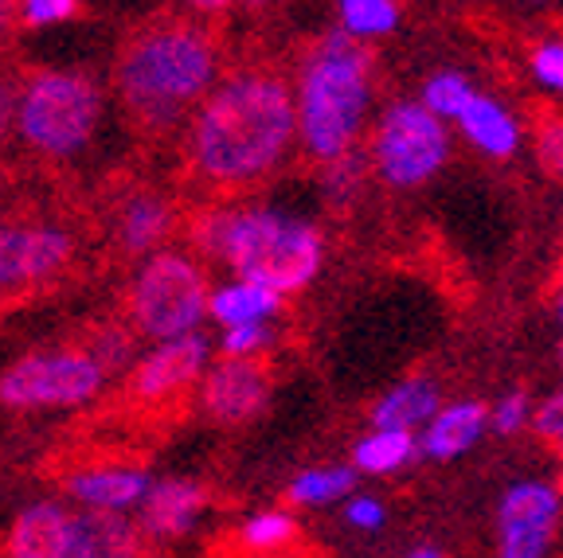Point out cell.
Returning a JSON list of instances; mask_svg holds the SVG:
<instances>
[{
	"mask_svg": "<svg viewBox=\"0 0 563 558\" xmlns=\"http://www.w3.org/2000/svg\"><path fill=\"white\" fill-rule=\"evenodd\" d=\"M298 141V94L274 70H239L196 105L192 168L216 188H243L286 160Z\"/></svg>",
	"mask_w": 563,
	"mask_h": 558,
	"instance_id": "obj_1",
	"label": "cell"
},
{
	"mask_svg": "<svg viewBox=\"0 0 563 558\" xmlns=\"http://www.w3.org/2000/svg\"><path fill=\"white\" fill-rule=\"evenodd\" d=\"M118 94L145 130H168L220 82V52L208 27L192 20H161L118 55Z\"/></svg>",
	"mask_w": 563,
	"mask_h": 558,
	"instance_id": "obj_2",
	"label": "cell"
},
{
	"mask_svg": "<svg viewBox=\"0 0 563 558\" xmlns=\"http://www.w3.org/2000/svg\"><path fill=\"white\" fill-rule=\"evenodd\" d=\"M298 145L306 157L333 160L356 148L372 110V52L336 27L317 40L298 67Z\"/></svg>",
	"mask_w": 563,
	"mask_h": 558,
	"instance_id": "obj_3",
	"label": "cell"
},
{
	"mask_svg": "<svg viewBox=\"0 0 563 558\" xmlns=\"http://www.w3.org/2000/svg\"><path fill=\"white\" fill-rule=\"evenodd\" d=\"M223 263L239 278L263 281L286 293H301L321 274L325 238L309 219L286 215L274 208H235L223 246Z\"/></svg>",
	"mask_w": 563,
	"mask_h": 558,
	"instance_id": "obj_4",
	"label": "cell"
},
{
	"mask_svg": "<svg viewBox=\"0 0 563 558\" xmlns=\"http://www.w3.org/2000/svg\"><path fill=\"white\" fill-rule=\"evenodd\" d=\"M102 122V87L79 70H35L20 87V137L44 157H75Z\"/></svg>",
	"mask_w": 563,
	"mask_h": 558,
	"instance_id": "obj_5",
	"label": "cell"
},
{
	"mask_svg": "<svg viewBox=\"0 0 563 558\" xmlns=\"http://www.w3.org/2000/svg\"><path fill=\"white\" fill-rule=\"evenodd\" d=\"M130 316L153 341L185 336L211 316V289L200 263L176 250H153L130 289Z\"/></svg>",
	"mask_w": 563,
	"mask_h": 558,
	"instance_id": "obj_6",
	"label": "cell"
},
{
	"mask_svg": "<svg viewBox=\"0 0 563 558\" xmlns=\"http://www.w3.org/2000/svg\"><path fill=\"white\" fill-rule=\"evenodd\" d=\"M368 157L384 183L399 192L419 188L431 176H439L450 160L446 118L434 114L422 98L419 102H391L376 122Z\"/></svg>",
	"mask_w": 563,
	"mask_h": 558,
	"instance_id": "obj_7",
	"label": "cell"
},
{
	"mask_svg": "<svg viewBox=\"0 0 563 558\" xmlns=\"http://www.w3.org/2000/svg\"><path fill=\"white\" fill-rule=\"evenodd\" d=\"M106 383V367L95 351H52L24 356L0 376V402L9 411H40V406H82Z\"/></svg>",
	"mask_w": 563,
	"mask_h": 558,
	"instance_id": "obj_8",
	"label": "cell"
},
{
	"mask_svg": "<svg viewBox=\"0 0 563 558\" xmlns=\"http://www.w3.org/2000/svg\"><path fill=\"white\" fill-rule=\"evenodd\" d=\"M555 520H560V492L552 484H540V480L512 484L497 507V550L505 558L548 555Z\"/></svg>",
	"mask_w": 563,
	"mask_h": 558,
	"instance_id": "obj_9",
	"label": "cell"
},
{
	"mask_svg": "<svg viewBox=\"0 0 563 558\" xmlns=\"http://www.w3.org/2000/svg\"><path fill=\"white\" fill-rule=\"evenodd\" d=\"M271 399V367L258 356H223L200 379L203 414L220 426H243Z\"/></svg>",
	"mask_w": 563,
	"mask_h": 558,
	"instance_id": "obj_10",
	"label": "cell"
},
{
	"mask_svg": "<svg viewBox=\"0 0 563 558\" xmlns=\"http://www.w3.org/2000/svg\"><path fill=\"white\" fill-rule=\"evenodd\" d=\"M75 243L47 223H0V289L35 286L70 263Z\"/></svg>",
	"mask_w": 563,
	"mask_h": 558,
	"instance_id": "obj_11",
	"label": "cell"
},
{
	"mask_svg": "<svg viewBox=\"0 0 563 558\" xmlns=\"http://www.w3.org/2000/svg\"><path fill=\"white\" fill-rule=\"evenodd\" d=\"M208 348V336H200V332H185V336L161 341L150 356L133 367L130 394L141 402H168L176 394H185L203 376Z\"/></svg>",
	"mask_w": 563,
	"mask_h": 558,
	"instance_id": "obj_12",
	"label": "cell"
},
{
	"mask_svg": "<svg viewBox=\"0 0 563 558\" xmlns=\"http://www.w3.org/2000/svg\"><path fill=\"white\" fill-rule=\"evenodd\" d=\"M208 507V489L196 480H153V489L137 504L145 539H180L192 532Z\"/></svg>",
	"mask_w": 563,
	"mask_h": 558,
	"instance_id": "obj_13",
	"label": "cell"
},
{
	"mask_svg": "<svg viewBox=\"0 0 563 558\" xmlns=\"http://www.w3.org/2000/svg\"><path fill=\"white\" fill-rule=\"evenodd\" d=\"M70 532H75V512L52 504V500H40L16 515L4 550L16 558H70Z\"/></svg>",
	"mask_w": 563,
	"mask_h": 558,
	"instance_id": "obj_14",
	"label": "cell"
},
{
	"mask_svg": "<svg viewBox=\"0 0 563 558\" xmlns=\"http://www.w3.org/2000/svg\"><path fill=\"white\" fill-rule=\"evenodd\" d=\"M485 426H489V406L477 399H457L439 406L427 426H422L419 437V449L422 457H431V461H454L462 457L466 449H474L482 442Z\"/></svg>",
	"mask_w": 563,
	"mask_h": 558,
	"instance_id": "obj_15",
	"label": "cell"
},
{
	"mask_svg": "<svg viewBox=\"0 0 563 558\" xmlns=\"http://www.w3.org/2000/svg\"><path fill=\"white\" fill-rule=\"evenodd\" d=\"M141 547H145V532H141V524H130L125 512H110V507L75 512L70 558H122L137 555Z\"/></svg>",
	"mask_w": 563,
	"mask_h": 558,
	"instance_id": "obj_16",
	"label": "cell"
},
{
	"mask_svg": "<svg viewBox=\"0 0 563 558\" xmlns=\"http://www.w3.org/2000/svg\"><path fill=\"white\" fill-rule=\"evenodd\" d=\"M153 480L137 465H106V469H79L67 477V492L82 507H110V512H130L145 500Z\"/></svg>",
	"mask_w": 563,
	"mask_h": 558,
	"instance_id": "obj_17",
	"label": "cell"
},
{
	"mask_svg": "<svg viewBox=\"0 0 563 558\" xmlns=\"http://www.w3.org/2000/svg\"><path fill=\"white\" fill-rule=\"evenodd\" d=\"M457 130L474 148H482L485 157L493 160H509L520 148V122L512 118V110L505 102L489 94H474L470 105L457 114Z\"/></svg>",
	"mask_w": 563,
	"mask_h": 558,
	"instance_id": "obj_18",
	"label": "cell"
},
{
	"mask_svg": "<svg viewBox=\"0 0 563 558\" xmlns=\"http://www.w3.org/2000/svg\"><path fill=\"white\" fill-rule=\"evenodd\" d=\"M442 391L434 379H404L399 387L384 394V399L372 406V426H399V429H422L427 422L439 414Z\"/></svg>",
	"mask_w": 563,
	"mask_h": 558,
	"instance_id": "obj_19",
	"label": "cell"
},
{
	"mask_svg": "<svg viewBox=\"0 0 563 558\" xmlns=\"http://www.w3.org/2000/svg\"><path fill=\"white\" fill-rule=\"evenodd\" d=\"M173 231V208L157 192H137L125 200L122 219H118V235L130 254H153Z\"/></svg>",
	"mask_w": 563,
	"mask_h": 558,
	"instance_id": "obj_20",
	"label": "cell"
},
{
	"mask_svg": "<svg viewBox=\"0 0 563 558\" xmlns=\"http://www.w3.org/2000/svg\"><path fill=\"white\" fill-rule=\"evenodd\" d=\"M282 309V293L263 281L239 278L228 286L211 289V316L228 328V324H251V321H271Z\"/></svg>",
	"mask_w": 563,
	"mask_h": 558,
	"instance_id": "obj_21",
	"label": "cell"
},
{
	"mask_svg": "<svg viewBox=\"0 0 563 558\" xmlns=\"http://www.w3.org/2000/svg\"><path fill=\"white\" fill-rule=\"evenodd\" d=\"M419 437L415 429L399 426H372V434H364L361 442L352 445V465L368 477H387V472L404 469L419 457Z\"/></svg>",
	"mask_w": 563,
	"mask_h": 558,
	"instance_id": "obj_22",
	"label": "cell"
},
{
	"mask_svg": "<svg viewBox=\"0 0 563 558\" xmlns=\"http://www.w3.org/2000/svg\"><path fill=\"white\" fill-rule=\"evenodd\" d=\"M356 465H321V469H306L298 472V477L290 480V489H286V496H290V504H301V507H325L333 504V500H344L352 496V489H356Z\"/></svg>",
	"mask_w": 563,
	"mask_h": 558,
	"instance_id": "obj_23",
	"label": "cell"
},
{
	"mask_svg": "<svg viewBox=\"0 0 563 558\" xmlns=\"http://www.w3.org/2000/svg\"><path fill=\"white\" fill-rule=\"evenodd\" d=\"M341 9V27L356 40H379L399 27V4L396 0H336Z\"/></svg>",
	"mask_w": 563,
	"mask_h": 558,
	"instance_id": "obj_24",
	"label": "cell"
},
{
	"mask_svg": "<svg viewBox=\"0 0 563 558\" xmlns=\"http://www.w3.org/2000/svg\"><path fill=\"white\" fill-rule=\"evenodd\" d=\"M298 520H294L290 512H258L251 515V520H243L235 532L239 547L243 550H258V555H266V550H286L290 543H298Z\"/></svg>",
	"mask_w": 563,
	"mask_h": 558,
	"instance_id": "obj_25",
	"label": "cell"
},
{
	"mask_svg": "<svg viewBox=\"0 0 563 558\" xmlns=\"http://www.w3.org/2000/svg\"><path fill=\"white\" fill-rule=\"evenodd\" d=\"M474 94V82L466 75H457V70H439V75L422 82V102L431 105L439 118H446V122H457V114L466 110Z\"/></svg>",
	"mask_w": 563,
	"mask_h": 558,
	"instance_id": "obj_26",
	"label": "cell"
},
{
	"mask_svg": "<svg viewBox=\"0 0 563 558\" xmlns=\"http://www.w3.org/2000/svg\"><path fill=\"white\" fill-rule=\"evenodd\" d=\"M364 180H368V157L364 153H356V148H349V153H341V157L325 160V176H321V188H325V196L333 203H349L361 196Z\"/></svg>",
	"mask_w": 563,
	"mask_h": 558,
	"instance_id": "obj_27",
	"label": "cell"
},
{
	"mask_svg": "<svg viewBox=\"0 0 563 558\" xmlns=\"http://www.w3.org/2000/svg\"><path fill=\"white\" fill-rule=\"evenodd\" d=\"M231 219H235V208H208L192 219V246L203 254V258H220L223 263V246H228V231Z\"/></svg>",
	"mask_w": 563,
	"mask_h": 558,
	"instance_id": "obj_28",
	"label": "cell"
},
{
	"mask_svg": "<svg viewBox=\"0 0 563 558\" xmlns=\"http://www.w3.org/2000/svg\"><path fill=\"white\" fill-rule=\"evenodd\" d=\"M532 148H537V160L548 176L563 180V114L540 118L537 133H532Z\"/></svg>",
	"mask_w": 563,
	"mask_h": 558,
	"instance_id": "obj_29",
	"label": "cell"
},
{
	"mask_svg": "<svg viewBox=\"0 0 563 558\" xmlns=\"http://www.w3.org/2000/svg\"><path fill=\"white\" fill-rule=\"evenodd\" d=\"M271 328L266 321H251V324H228L223 328V341H220V351L223 356H263L271 348Z\"/></svg>",
	"mask_w": 563,
	"mask_h": 558,
	"instance_id": "obj_30",
	"label": "cell"
},
{
	"mask_svg": "<svg viewBox=\"0 0 563 558\" xmlns=\"http://www.w3.org/2000/svg\"><path fill=\"white\" fill-rule=\"evenodd\" d=\"M528 67H532L540 87L552 90V94H563V40H548V44L532 47Z\"/></svg>",
	"mask_w": 563,
	"mask_h": 558,
	"instance_id": "obj_31",
	"label": "cell"
},
{
	"mask_svg": "<svg viewBox=\"0 0 563 558\" xmlns=\"http://www.w3.org/2000/svg\"><path fill=\"white\" fill-rule=\"evenodd\" d=\"M528 418H532V402H528L525 391L505 394V399H497V406H489V426L501 437L520 434L528 426Z\"/></svg>",
	"mask_w": 563,
	"mask_h": 558,
	"instance_id": "obj_32",
	"label": "cell"
},
{
	"mask_svg": "<svg viewBox=\"0 0 563 558\" xmlns=\"http://www.w3.org/2000/svg\"><path fill=\"white\" fill-rule=\"evenodd\" d=\"M532 429H537V437L548 449H555L563 457V391L552 394L540 411H532Z\"/></svg>",
	"mask_w": 563,
	"mask_h": 558,
	"instance_id": "obj_33",
	"label": "cell"
},
{
	"mask_svg": "<svg viewBox=\"0 0 563 558\" xmlns=\"http://www.w3.org/2000/svg\"><path fill=\"white\" fill-rule=\"evenodd\" d=\"M79 12V0H20V16L32 27L63 24Z\"/></svg>",
	"mask_w": 563,
	"mask_h": 558,
	"instance_id": "obj_34",
	"label": "cell"
},
{
	"mask_svg": "<svg viewBox=\"0 0 563 558\" xmlns=\"http://www.w3.org/2000/svg\"><path fill=\"white\" fill-rule=\"evenodd\" d=\"M130 332L122 328H106L98 332L95 341H90V351L98 356V364L106 367V371H114V367H122L125 359H130Z\"/></svg>",
	"mask_w": 563,
	"mask_h": 558,
	"instance_id": "obj_35",
	"label": "cell"
},
{
	"mask_svg": "<svg viewBox=\"0 0 563 558\" xmlns=\"http://www.w3.org/2000/svg\"><path fill=\"white\" fill-rule=\"evenodd\" d=\"M344 520H349V527H356V532H379V527H384V520H387L384 500L352 496L349 504H344Z\"/></svg>",
	"mask_w": 563,
	"mask_h": 558,
	"instance_id": "obj_36",
	"label": "cell"
},
{
	"mask_svg": "<svg viewBox=\"0 0 563 558\" xmlns=\"http://www.w3.org/2000/svg\"><path fill=\"white\" fill-rule=\"evenodd\" d=\"M20 122V90L0 79V141L9 137Z\"/></svg>",
	"mask_w": 563,
	"mask_h": 558,
	"instance_id": "obj_37",
	"label": "cell"
},
{
	"mask_svg": "<svg viewBox=\"0 0 563 558\" xmlns=\"http://www.w3.org/2000/svg\"><path fill=\"white\" fill-rule=\"evenodd\" d=\"M176 4H185L192 12H228L235 4H243V0H176Z\"/></svg>",
	"mask_w": 563,
	"mask_h": 558,
	"instance_id": "obj_38",
	"label": "cell"
},
{
	"mask_svg": "<svg viewBox=\"0 0 563 558\" xmlns=\"http://www.w3.org/2000/svg\"><path fill=\"white\" fill-rule=\"evenodd\" d=\"M12 12H20V0H0V35L9 32V24H12Z\"/></svg>",
	"mask_w": 563,
	"mask_h": 558,
	"instance_id": "obj_39",
	"label": "cell"
},
{
	"mask_svg": "<svg viewBox=\"0 0 563 558\" xmlns=\"http://www.w3.org/2000/svg\"><path fill=\"white\" fill-rule=\"evenodd\" d=\"M407 555H411V558H439L442 547H439V543H422V547H411Z\"/></svg>",
	"mask_w": 563,
	"mask_h": 558,
	"instance_id": "obj_40",
	"label": "cell"
},
{
	"mask_svg": "<svg viewBox=\"0 0 563 558\" xmlns=\"http://www.w3.org/2000/svg\"><path fill=\"white\" fill-rule=\"evenodd\" d=\"M555 313H560V321H563V293H560V301H555Z\"/></svg>",
	"mask_w": 563,
	"mask_h": 558,
	"instance_id": "obj_41",
	"label": "cell"
},
{
	"mask_svg": "<svg viewBox=\"0 0 563 558\" xmlns=\"http://www.w3.org/2000/svg\"><path fill=\"white\" fill-rule=\"evenodd\" d=\"M560 367H563V344H560Z\"/></svg>",
	"mask_w": 563,
	"mask_h": 558,
	"instance_id": "obj_42",
	"label": "cell"
},
{
	"mask_svg": "<svg viewBox=\"0 0 563 558\" xmlns=\"http://www.w3.org/2000/svg\"><path fill=\"white\" fill-rule=\"evenodd\" d=\"M537 4H544V0H537Z\"/></svg>",
	"mask_w": 563,
	"mask_h": 558,
	"instance_id": "obj_43",
	"label": "cell"
}]
</instances>
